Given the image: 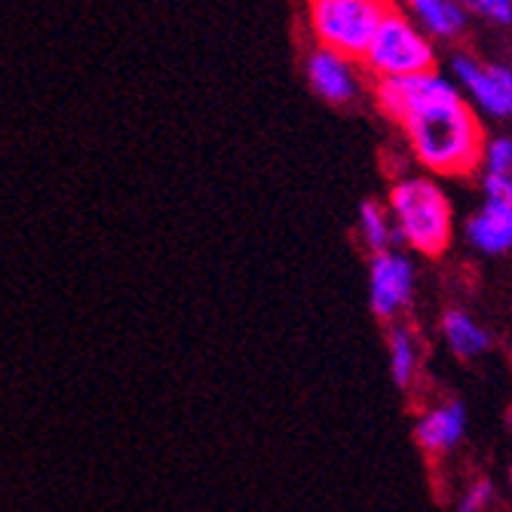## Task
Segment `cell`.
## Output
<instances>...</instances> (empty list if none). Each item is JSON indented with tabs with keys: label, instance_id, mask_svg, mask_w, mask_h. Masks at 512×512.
I'll use <instances>...</instances> for the list:
<instances>
[{
	"label": "cell",
	"instance_id": "obj_1",
	"mask_svg": "<svg viewBox=\"0 0 512 512\" xmlns=\"http://www.w3.org/2000/svg\"><path fill=\"white\" fill-rule=\"evenodd\" d=\"M378 102L405 129L414 157L430 172L463 175L485 160V132L454 80L436 71L378 80Z\"/></svg>",
	"mask_w": 512,
	"mask_h": 512
},
{
	"label": "cell",
	"instance_id": "obj_2",
	"mask_svg": "<svg viewBox=\"0 0 512 512\" xmlns=\"http://www.w3.org/2000/svg\"><path fill=\"white\" fill-rule=\"evenodd\" d=\"M390 215L396 246L405 243L421 255H442L451 243V206L430 178H402L390 188Z\"/></svg>",
	"mask_w": 512,
	"mask_h": 512
},
{
	"label": "cell",
	"instance_id": "obj_3",
	"mask_svg": "<svg viewBox=\"0 0 512 512\" xmlns=\"http://www.w3.org/2000/svg\"><path fill=\"white\" fill-rule=\"evenodd\" d=\"M390 10L387 0H310V28L319 46L362 59Z\"/></svg>",
	"mask_w": 512,
	"mask_h": 512
},
{
	"label": "cell",
	"instance_id": "obj_4",
	"mask_svg": "<svg viewBox=\"0 0 512 512\" xmlns=\"http://www.w3.org/2000/svg\"><path fill=\"white\" fill-rule=\"evenodd\" d=\"M362 62L378 80H396L433 71L436 53L427 31L417 28L408 16L390 10L375 37H371Z\"/></svg>",
	"mask_w": 512,
	"mask_h": 512
},
{
	"label": "cell",
	"instance_id": "obj_5",
	"mask_svg": "<svg viewBox=\"0 0 512 512\" xmlns=\"http://www.w3.org/2000/svg\"><path fill=\"white\" fill-rule=\"evenodd\" d=\"M414 298V264L396 252H375L368 264V304L381 319H396Z\"/></svg>",
	"mask_w": 512,
	"mask_h": 512
},
{
	"label": "cell",
	"instance_id": "obj_6",
	"mask_svg": "<svg viewBox=\"0 0 512 512\" xmlns=\"http://www.w3.org/2000/svg\"><path fill=\"white\" fill-rule=\"evenodd\" d=\"M451 74L460 89L476 102L479 111L488 117H512V68L506 65H485L473 56H454Z\"/></svg>",
	"mask_w": 512,
	"mask_h": 512
},
{
	"label": "cell",
	"instance_id": "obj_7",
	"mask_svg": "<svg viewBox=\"0 0 512 512\" xmlns=\"http://www.w3.org/2000/svg\"><path fill=\"white\" fill-rule=\"evenodd\" d=\"M307 83L329 105H347L359 92L353 59L338 50H329V46H316L307 56Z\"/></svg>",
	"mask_w": 512,
	"mask_h": 512
},
{
	"label": "cell",
	"instance_id": "obj_8",
	"mask_svg": "<svg viewBox=\"0 0 512 512\" xmlns=\"http://www.w3.org/2000/svg\"><path fill=\"white\" fill-rule=\"evenodd\" d=\"M467 436V405L463 402H445L433 411H427L414 424V439L430 454H445L457 448Z\"/></svg>",
	"mask_w": 512,
	"mask_h": 512
},
{
	"label": "cell",
	"instance_id": "obj_9",
	"mask_svg": "<svg viewBox=\"0 0 512 512\" xmlns=\"http://www.w3.org/2000/svg\"><path fill=\"white\" fill-rule=\"evenodd\" d=\"M470 243L485 255H503L512 249V203L485 200V206L467 221Z\"/></svg>",
	"mask_w": 512,
	"mask_h": 512
},
{
	"label": "cell",
	"instance_id": "obj_10",
	"mask_svg": "<svg viewBox=\"0 0 512 512\" xmlns=\"http://www.w3.org/2000/svg\"><path fill=\"white\" fill-rule=\"evenodd\" d=\"M405 4L433 37H457L467 25V7L457 0H405Z\"/></svg>",
	"mask_w": 512,
	"mask_h": 512
},
{
	"label": "cell",
	"instance_id": "obj_11",
	"mask_svg": "<svg viewBox=\"0 0 512 512\" xmlns=\"http://www.w3.org/2000/svg\"><path fill=\"white\" fill-rule=\"evenodd\" d=\"M442 335L448 341V347L460 356V359H476L482 353H488L491 347V335L488 329L463 310H448L442 319Z\"/></svg>",
	"mask_w": 512,
	"mask_h": 512
},
{
	"label": "cell",
	"instance_id": "obj_12",
	"mask_svg": "<svg viewBox=\"0 0 512 512\" xmlns=\"http://www.w3.org/2000/svg\"><path fill=\"white\" fill-rule=\"evenodd\" d=\"M359 234L371 252H387L390 246H396V224L390 209L375 200H365L359 206Z\"/></svg>",
	"mask_w": 512,
	"mask_h": 512
},
{
	"label": "cell",
	"instance_id": "obj_13",
	"mask_svg": "<svg viewBox=\"0 0 512 512\" xmlns=\"http://www.w3.org/2000/svg\"><path fill=\"white\" fill-rule=\"evenodd\" d=\"M387 356H390V375H393V384L399 390L411 387L414 381V371H417V347H414V338L408 329L396 325L390 329V338H387Z\"/></svg>",
	"mask_w": 512,
	"mask_h": 512
},
{
	"label": "cell",
	"instance_id": "obj_14",
	"mask_svg": "<svg viewBox=\"0 0 512 512\" xmlns=\"http://www.w3.org/2000/svg\"><path fill=\"white\" fill-rule=\"evenodd\" d=\"M485 169L488 172H503L512 175V138L509 135H497L485 145Z\"/></svg>",
	"mask_w": 512,
	"mask_h": 512
},
{
	"label": "cell",
	"instance_id": "obj_15",
	"mask_svg": "<svg viewBox=\"0 0 512 512\" xmlns=\"http://www.w3.org/2000/svg\"><path fill=\"white\" fill-rule=\"evenodd\" d=\"M460 4L497 25H512V0H460Z\"/></svg>",
	"mask_w": 512,
	"mask_h": 512
},
{
	"label": "cell",
	"instance_id": "obj_16",
	"mask_svg": "<svg viewBox=\"0 0 512 512\" xmlns=\"http://www.w3.org/2000/svg\"><path fill=\"white\" fill-rule=\"evenodd\" d=\"M491 494H494V488H491L488 479L473 482L467 491H463V497H460V503H457V512H485L488 503H491Z\"/></svg>",
	"mask_w": 512,
	"mask_h": 512
},
{
	"label": "cell",
	"instance_id": "obj_17",
	"mask_svg": "<svg viewBox=\"0 0 512 512\" xmlns=\"http://www.w3.org/2000/svg\"><path fill=\"white\" fill-rule=\"evenodd\" d=\"M485 200H506V203H512V175L488 172L485 175Z\"/></svg>",
	"mask_w": 512,
	"mask_h": 512
},
{
	"label": "cell",
	"instance_id": "obj_18",
	"mask_svg": "<svg viewBox=\"0 0 512 512\" xmlns=\"http://www.w3.org/2000/svg\"><path fill=\"white\" fill-rule=\"evenodd\" d=\"M506 424H509V430H512V408H509V414H506Z\"/></svg>",
	"mask_w": 512,
	"mask_h": 512
},
{
	"label": "cell",
	"instance_id": "obj_19",
	"mask_svg": "<svg viewBox=\"0 0 512 512\" xmlns=\"http://www.w3.org/2000/svg\"><path fill=\"white\" fill-rule=\"evenodd\" d=\"M509 488H512V470H509Z\"/></svg>",
	"mask_w": 512,
	"mask_h": 512
}]
</instances>
